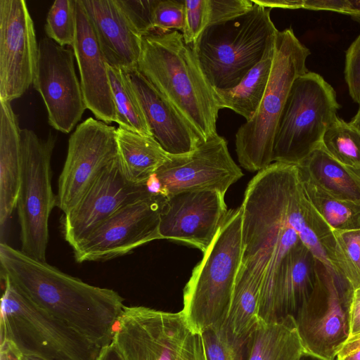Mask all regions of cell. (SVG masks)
I'll use <instances>...</instances> for the list:
<instances>
[{
    "instance_id": "cell-7",
    "label": "cell",
    "mask_w": 360,
    "mask_h": 360,
    "mask_svg": "<svg viewBox=\"0 0 360 360\" xmlns=\"http://www.w3.org/2000/svg\"><path fill=\"white\" fill-rule=\"evenodd\" d=\"M1 298V340L41 360H96L101 348L26 297L6 276Z\"/></svg>"
},
{
    "instance_id": "cell-28",
    "label": "cell",
    "mask_w": 360,
    "mask_h": 360,
    "mask_svg": "<svg viewBox=\"0 0 360 360\" xmlns=\"http://www.w3.org/2000/svg\"><path fill=\"white\" fill-rule=\"evenodd\" d=\"M274 40L269 44L262 59L235 87L214 89L219 109L229 108L250 120L258 109L269 79L274 56Z\"/></svg>"
},
{
    "instance_id": "cell-27",
    "label": "cell",
    "mask_w": 360,
    "mask_h": 360,
    "mask_svg": "<svg viewBox=\"0 0 360 360\" xmlns=\"http://www.w3.org/2000/svg\"><path fill=\"white\" fill-rule=\"evenodd\" d=\"M305 349L293 316L260 321L254 333L248 360H301Z\"/></svg>"
},
{
    "instance_id": "cell-45",
    "label": "cell",
    "mask_w": 360,
    "mask_h": 360,
    "mask_svg": "<svg viewBox=\"0 0 360 360\" xmlns=\"http://www.w3.org/2000/svg\"><path fill=\"white\" fill-rule=\"evenodd\" d=\"M96 360H123L118 351L111 342L101 348Z\"/></svg>"
},
{
    "instance_id": "cell-6",
    "label": "cell",
    "mask_w": 360,
    "mask_h": 360,
    "mask_svg": "<svg viewBox=\"0 0 360 360\" xmlns=\"http://www.w3.org/2000/svg\"><path fill=\"white\" fill-rule=\"evenodd\" d=\"M310 54L292 28L276 32L265 93L253 117L236 134L238 160L245 169L259 172L273 162V144L279 118L293 82L309 71L306 61Z\"/></svg>"
},
{
    "instance_id": "cell-31",
    "label": "cell",
    "mask_w": 360,
    "mask_h": 360,
    "mask_svg": "<svg viewBox=\"0 0 360 360\" xmlns=\"http://www.w3.org/2000/svg\"><path fill=\"white\" fill-rule=\"evenodd\" d=\"M300 176L310 202L332 229H360V205L337 198Z\"/></svg>"
},
{
    "instance_id": "cell-42",
    "label": "cell",
    "mask_w": 360,
    "mask_h": 360,
    "mask_svg": "<svg viewBox=\"0 0 360 360\" xmlns=\"http://www.w3.org/2000/svg\"><path fill=\"white\" fill-rule=\"evenodd\" d=\"M335 360H360V333L348 338Z\"/></svg>"
},
{
    "instance_id": "cell-29",
    "label": "cell",
    "mask_w": 360,
    "mask_h": 360,
    "mask_svg": "<svg viewBox=\"0 0 360 360\" xmlns=\"http://www.w3.org/2000/svg\"><path fill=\"white\" fill-rule=\"evenodd\" d=\"M262 281L250 270L240 266L224 325L238 338H248L260 321L259 310Z\"/></svg>"
},
{
    "instance_id": "cell-34",
    "label": "cell",
    "mask_w": 360,
    "mask_h": 360,
    "mask_svg": "<svg viewBox=\"0 0 360 360\" xmlns=\"http://www.w3.org/2000/svg\"><path fill=\"white\" fill-rule=\"evenodd\" d=\"M335 255L342 275L354 289L360 287V229L333 230Z\"/></svg>"
},
{
    "instance_id": "cell-49",
    "label": "cell",
    "mask_w": 360,
    "mask_h": 360,
    "mask_svg": "<svg viewBox=\"0 0 360 360\" xmlns=\"http://www.w3.org/2000/svg\"><path fill=\"white\" fill-rule=\"evenodd\" d=\"M23 360H41V359L34 358V357H30V356H23Z\"/></svg>"
},
{
    "instance_id": "cell-17",
    "label": "cell",
    "mask_w": 360,
    "mask_h": 360,
    "mask_svg": "<svg viewBox=\"0 0 360 360\" xmlns=\"http://www.w3.org/2000/svg\"><path fill=\"white\" fill-rule=\"evenodd\" d=\"M151 195L146 184L124 176L119 158L98 176L79 202L63 215L65 240L73 248L120 209Z\"/></svg>"
},
{
    "instance_id": "cell-23",
    "label": "cell",
    "mask_w": 360,
    "mask_h": 360,
    "mask_svg": "<svg viewBox=\"0 0 360 360\" xmlns=\"http://www.w3.org/2000/svg\"><path fill=\"white\" fill-rule=\"evenodd\" d=\"M316 257L301 240L288 253L276 282L273 321L288 315L295 316L309 297L316 279Z\"/></svg>"
},
{
    "instance_id": "cell-47",
    "label": "cell",
    "mask_w": 360,
    "mask_h": 360,
    "mask_svg": "<svg viewBox=\"0 0 360 360\" xmlns=\"http://www.w3.org/2000/svg\"><path fill=\"white\" fill-rule=\"evenodd\" d=\"M349 123L360 130V105L356 115L352 118Z\"/></svg>"
},
{
    "instance_id": "cell-10",
    "label": "cell",
    "mask_w": 360,
    "mask_h": 360,
    "mask_svg": "<svg viewBox=\"0 0 360 360\" xmlns=\"http://www.w3.org/2000/svg\"><path fill=\"white\" fill-rule=\"evenodd\" d=\"M56 142L51 131L42 139L31 129H21V177L16 206L21 251L41 262H46L49 217L57 206L51 167Z\"/></svg>"
},
{
    "instance_id": "cell-43",
    "label": "cell",
    "mask_w": 360,
    "mask_h": 360,
    "mask_svg": "<svg viewBox=\"0 0 360 360\" xmlns=\"http://www.w3.org/2000/svg\"><path fill=\"white\" fill-rule=\"evenodd\" d=\"M358 333H360V287L354 290L349 317V336Z\"/></svg>"
},
{
    "instance_id": "cell-19",
    "label": "cell",
    "mask_w": 360,
    "mask_h": 360,
    "mask_svg": "<svg viewBox=\"0 0 360 360\" xmlns=\"http://www.w3.org/2000/svg\"><path fill=\"white\" fill-rule=\"evenodd\" d=\"M76 36L72 51L80 76L86 107L98 120L116 121L108 64L82 0H75Z\"/></svg>"
},
{
    "instance_id": "cell-5",
    "label": "cell",
    "mask_w": 360,
    "mask_h": 360,
    "mask_svg": "<svg viewBox=\"0 0 360 360\" xmlns=\"http://www.w3.org/2000/svg\"><path fill=\"white\" fill-rule=\"evenodd\" d=\"M271 9L255 4L237 18L207 26L191 44L213 89L236 86L262 59L278 31L270 17Z\"/></svg>"
},
{
    "instance_id": "cell-8",
    "label": "cell",
    "mask_w": 360,
    "mask_h": 360,
    "mask_svg": "<svg viewBox=\"0 0 360 360\" xmlns=\"http://www.w3.org/2000/svg\"><path fill=\"white\" fill-rule=\"evenodd\" d=\"M341 108L333 87L308 71L293 82L274 139L273 162L298 165L321 146Z\"/></svg>"
},
{
    "instance_id": "cell-46",
    "label": "cell",
    "mask_w": 360,
    "mask_h": 360,
    "mask_svg": "<svg viewBox=\"0 0 360 360\" xmlns=\"http://www.w3.org/2000/svg\"><path fill=\"white\" fill-rule=\"evenodd\" d=\"M352 13L349 15L355 22L360 24V0H352Z\"/></svg>"
},
{
    "instance_id": "cell-40",
    "label": "cell",
    "mask_w": 360,
    "mask_h": 360,
    "mask_svg": "<svg viewBox=\"0 0 360 360\" xmlns=\"http://www.w3.org/2000/svg\"><path fill=\"white\" fill-rule=\"evenodd\" d=\"M345 79L353 101L360 105V34L345 52Z\"/></svg>"
},
{
    "instance_id": "cell-30",
    "label": "cell",
    "mask_w": 360,
    "mask_h": 360,
    "mask_svg": "<svg viewBox=\"0 0 360 360\" xmlns=\"http://www.w3.org/2000/svg\"><path fill=\"white\" fill-rule=\"evenodd\" d=\"M108 73L119 127L153 136L138 98L123 70L108 65Z\"/></svg>"
},
{
    "instance_id": "cell-48",
    "label": "cell",
    "mask_w": 360,
    "mask_h": 360,
    "mask_svg": "<svg viewBox=\"0 0 360 360\" xmlns=\"http://www.w3.org/2000/svg\"><path fill=\"white\" fill-rule=\"evenodd\" d=\"M301 360H324L323 359H321L316 356L312 355L311 354H309L307 352H304L303 354Z\"/></svg>"
},
{
    "instance_id": "cell-1",
    "label": "cell",
    "mask_w": 360,
    "mask_h": 360,
    "mask_svg": "<svg viewBox=\"0 0 360 360\" xmlns=\"http://www.w3.org/2000/svg\"><path fill=\"white\" fill-rule=\"evenodd\" d=\"M0 264L1 276L37 306L101 348L111 343L125 307L117 292L84 283L3 242Z\"/></svg>"
},
{
    "instance_id": "cell-20",
    "label": "cell",
    "mask_w": 360,
    "mask_h": 360,
    "mask_svg": "<svg viewBox=\"0 0 360 360\" xmlns=\"http://www.w3.org/2000/svg\"><path fill=\"white\" fill-rule=\"evenodd\" d=\"M124 72L138 98L153 137L169 155L189 153L205 141L137 68Z\"/></svg>"
},
{
    "instance_id": "cell-9",
    "label": "cell",
    "mask_w": 360,
    "mask_h": 360,
    "mask_svg": "<svg viewBox=\"0 0 360 360\" xmlns=\"http://www.w3.org/2000/svg\"><path fill=\"white\" fill-rule=\"evenodd\" d=\"M111 342L123 360H205L200 333L181 311L125 306Z\"/></svg>"
},
{
    "instance_id": "cell-41",
    "label": "cell",
    "mask_w": 360,
    "mask_h": 360,
    "mask_svg": "<svg viewBox=\"0 0 360 360\" xmlns=\"http://www.w3.org/2000/svg\"><path fill=\"white\" fill-rule=\"evenodd\" d=\"M302 8L350 15L352 13V0H302Z\"/></svg>"
},
{
    "instance_id": "cell-36",
    "label": "cell",
    "mask_w": 360,
    "mask_h": 360,
    "mask_svg": "<svg viewBox=\"0 0 360 360\" xmlns=\"http://www.w3.org/2000/svg\"><path fill=\"white\" fill-rule=\"evenodd\" d=\"M153 25L159 34L172 30L182 32L185 25V1L157 0L153 11Z\"/></svg>"
},
{
    "instance_id": "cell-13",
    "label": "cell",
    "mask_w": 360,
    "mask_h": 360,
    "mask_svg": "<svg viewBox=\"0 0 360 360\" xmlns=\"http://www.w3.org/2000/svg\"><path fill=\"white\" fill-rule=\"evenodd\" d=\"M166 198L151 195L118 210L72 249L75 260H109L161 239L160 212Z\"/></svg>"
},
{
    "instance_id": "cell-14",
    "label": "cell",
    "mask_w": 360,
    "mask_h": 360,
    "mask_svg": "<svg viewBox=\"0 0 360 360\" xmlns=\"http://www.w3.org/2000/svg\"><path fill=\"white\" fill-rule=\"evenodd\" d=\"M74 58L72 49L50 38L39 41L32 85L44 101L49 124L65 134L73 129L86 109Z\"/></svg>"
},
{
    "instance_id": "cell-12",
    "label": "cell",
    "mask_w": 360,
    "mask_h": 360,
    "mask_svg": "<svg viewBox=\"0 0 360 360\" xmlns=\"http://www.w3.org/2000/svg\"><path fill=\"white\" fill-rule=\"evenodd\" d=\"M117 128L89 117L68 140L58 179L57 206L67 214L79 202L101 172L118 158Z\"/></svg>"
},
{
    "instance_id": "cell-16",
    "label": "cell",
    "mask_w": 360,
    "mask_h": 360,
    "mask_svg": "<svg viewBox=\"0 0 360 360\" xmlns=\"http://www.w3.org/2000/svg\"><path fill=\"white\" fill-rule=\"evenodd\" d=\"M39 58L34 22L24 0H0V101L11 103L33 84Z\"/></svg>"
},
{
    "instance_id": "cell-33",
    "label": "cell",
    "mask_w": 360,
    "mask_h": 360,
    "mask_svg": "<svg viewBox=\"0 0 360 360\" xmlns=\"http://www.w3.org/2000/svg\"><path fill=\"white\" fill-rule=\"evenodd\" d=\"M321 146L335 160L360 168V130L338 117L325 132Z\"/></svg>"
},
{
    "instance_id": "cell-2",
    "label": "cell",
    "mask_w": 360,
    "mask_h": 360,
    "mask_svg": "<svg viewBox=\"0 0 360 360\" xmlns=\"http://www.w3.org/2000/svg\"><path fill=\"white\" fill-rule=\"evenodd\" d=\"M291 165L274 162L250 180L243 203L241 265L262 281L260 302L273 299L281 264L300 240L286 210L288 177Z\"/></svg>"
},
{
    "instance_id": "cell-37",
    "label": "cell",
    "mask_w": 360,
    "mask_h": 360,
    "mask_svg": "<svg viewBox=\"0 0 360 360\" xmlns=\"http://www.w3.org/2000/svg\"><path fill=\"white\" fill-rule=\"evenodd\" d=\"M209 24L208 0L185 1L184 41L193 44Z\"/></svg>"
},
{
    "instance_id": "cell-21",
    "label": "cell",
    "mask_w": 360,
    "mask_h": 360,
    "mask_svg": "<svg viewBox=\"0 0 360 360\" xmlns=\"http://www.w3.org/2000/svg\"><path fill=\"white\" fill-rule=\"evenodd\" d=\"M82 1L107 64L123 70L137 68L143 37L117 0Z\"/></svg>"
},
{
    "instance_id": "cell-39",
    "label": "cell",
    "mask_w": 360,
    "mask_h": 360,
    "mask_svg": "<svg viewBox=\"0 0 360 360\" xmlns=\"http://www.w3.org/2000/svg\"><path fill=\"white\" fill-rule=\"evenodd\" d=\"M252 0H208L209 25L237 18L251 11Z\"/></svg>"
},
{
    "instance_id": "cell-35",
    "label": "cell",
    "mask_w": 360,
    "mask_h": 360,
    "mask_svg": "<svg viewBox=\"0 0 360 360\" xmlns=\"http://www.w3.org/2000/svg\"><path fill=\"white\" fill-rule=\"evenodd\" d=\"M44 30L58 44L72 46L76 36L75 0H56L48 12Z\"/></svg>"
},
{
    "instance_id": "cell-22",
    "label": "cell",
    "mask_w": 360,
    "mask_h": 360,
    "mask_svg": "<svg viewBox=\"0 0 360 360\" xmlns=\"http://www.w3.org/2000/svg\"><path fill=\"white\" fill-rule=\"evenodd\" d=\"M286 210L290 224L316 259L345 278L335 259L333 229L308 199L298 167L295 165H291L288 177Z\"/></svg>"
},
{
    "instance_id": "cell-25",
    "label": "cell",
    "mask_w": 360,
    "mask_h": 360,
    "mask_svg": "<svg viewBox=\"0 0 360 360\" xmlns=\"http://www.w3.org/2000/svg\"><path fill=\"white\" fill-rule=\"evenodd\" d=\"M297 166L303 178L331 195L360 205V168L339 162L321 146Z\"/></svg>"
},
{
    "instance_id": "cell-24",
    "label": "cell",
    "mask_w": 360,
    "mask_h": 360,
    "mask_svg": "<svg viewBox=\"0 0 360 360\" xmlns=\"http://www.w3.org/2000/svg\"><path fill=\"white\" fill-rule=\"evenodd\" d=\"M21 177V129L11 103L0 101L1 234L16 208Z\"/></svg>"
},
{
    "instance_id": "cell-32",
    "label": "cell",
    "mask_w": 360,
    "mask_h": 360,
    "mask_svg": "<svg viewBox=\"0 0 360 360\" xmlns=\"http://www.w3.org/2000/svg\"><path fill=\"white\" fill-rule=\"evenodd\" d=\"M254 333L248 338L232 334L224 324L200 333L205 360H248Z\"/></svg>"
},
{
    "instance_id": "cell-3",
    "label": "cell",
    "mask_w": 360,
    "mask_h": 360,
    "mask_svg": "<svg viewBox=\"0 0 360 360\" xmlns=\"http://www.w3.org/2000/svg\"><path fill=\"white\" fill-rule=\"evenodd\" d=\"M137 69L204 141L217 134L219 109L214 89L181 32L143 37Z\"/></svg>"
},
{
    "instance_id": "cell-18",
    "label": "cell",
    "mask_w": 360,
    "mask_h": 360,
    "mask_svg": "<svg viewBox=\"0 0 360 360\" xmlns=\"http://www.w3.org/2000/svg\"><path fill=\"white\" fill-rule=\"evenodd\" d=\"M224 195L199 190L167 196L160 212L161 239L184 243L204 253L228 214Z\"/></svg>"
},
{
    "instance_id": "cell-44",
    "label": "cell",
    "mask_w": 360,
    "mask_h": 360,
    "mask_svg": "<svg viewBox=\"0 0 360 360\" xmlns=\"http://www.w3.org/2000/svg\"><path fill=\"white\" fill-rule=\"evenodd\" d=\"M0 360H23V355L12 341L4 339L0 342Z\"/></svg>"
},
{
    "instance_id": "cell-38",
    "label": "cell",
    "mask_w": 360,
    "mask_h": 360,
    "mask_svg": "<svg viewBox=\"0 0 360 360\" xmlns=\"http://www.w3.org/2000/svg\"><path fill=\"white\" fill-rule=\"evenodd\" d=\"M157 0H117L130 22L141 37L154 31L153 11Z\"/></svg>"
},
{
    "instance_id": "cell-26",
    "label": "cell",
    "mask_w": 360,
    "mask_h": 360,
    "mask_svg": "<svg viewBox=\"0 0 360 360\" xmlns=\"http://www.w3.org/2000/svg\"><path fill=\"white\" fill-rule=\"evenodd\" d=\"M116 133L118 158L124 176L132 184H146L169 155L153 136L121 127L117 128Z\"/></svg>"
},
{
    "instance_id": "cell-11",
    "label": "cell",
    "mask_w": 360,
    "mask_h": 360,
    "mask_svg": "<svg viewBox=\"0 0 360 360\" xmlns=\"http://www.w3.org/2000/svg\"><path fill=\"white\" fill-rule=\"evenodd\" d=\"M316 271L314 289L294 317L305 352L324 360H335L349 336L354 289L345 278L318 259Z\"/></svg>"
},
{
    "instance_id": "cell-4",
    "label": "cell",
    "mask_w": 360,
    "mask_h": 360,
    "mask_svg": "<svg viewBox=\"0 0 360 360\" xmlns=\"http://www.w3.org/2000/svg\"><path fill=\"white\" fill-rule=\"evenodd\" d=\"M242 223L241 206L229 210L184 288L181 311L198 333L221 326L227 318L242 264Z\"/></svg>"
},
{
    "instance_id": "cell-15",
    "label": "cell",
    "mask_w": 360,
    "mask_h": 360,
    "mask_svg": "<svg viewBox=\"0 0 360 360\" xmlns=\"http://www.w3.org/2000/svg\"><path fill=\"white\" fill-rule=\"evenodd\" d=\"M162 195L213 190L225 195L243 175L232 159L226 139L216 134L189 153L169 155L155 173Z\"/></svg>"
}]
</instances>
